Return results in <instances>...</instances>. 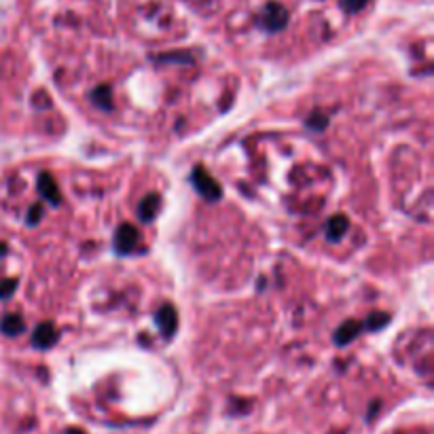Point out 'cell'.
Returning a JSON list of instances; mask_svg holds the SVG:
<instances>
[{
	"label": "cell",
	"mask_w": 434,
	"mask_h": 434,
	"mask_svg": "<svg viewBox=\"0 0 434 434\" xmlns=\"http://www.w3.org/2000/svg\"><path fill=\"white\" fill-rule=\"evenodd\" d=\"M195 180L199 182V187H201L204 191L212 189V193H214V195H218V191H216V189L212 187V180H210V178H208V176H206L204 172H197V174H195Z\"/></svg>",
	"instance_id": "obj_7"
},
{
	"label": "cell",
	"mask_w": 434,
	"mask_h": 434,
	"mask_svg": "<svg viewBox=\"0 0 434 434\" xmlns=\"http://www.w3.org/2000/svg\"><path fill=\"white\" fill-rule=\"evenodd\" d=\"M345 227H347V221L339 216V218H335V221H333V223L328 225V231H330V233H333L335 238H339V235H341V233L345 231Z\"/></svg>",
	"instance_id": "obj_6"
},
{
	"label": "cell",
	"mask_w": 434,
	"mask_h": 434,
	"mask_svg": "<svg viewBox=\"0 0 434 434\" xmlns=\"http://www.w3.org/2000/svg\"><path fill=\"white\" fill-rule=\"evenodd\" d=\"M157 208H159V201H157V197H150L148 201H145L143 204V208H140V214H143V218H152L155 216V212H157Z\"/></svg>",
	"instance_id": "obj_4"
},
{
	"label": "cell",
	"mask_w": 434,
	"mask_h": 434,
	"mask_svg": "<svg viewBox=\"0 0 434 434\" xmlns=\"http://www.w3.org/2000/svg\"><path fill=\"white\" fill-rule=\"evenodd\" d=\"M2 328H4V333H9V335H17V333L23 328V324H21L17 318H6V320L2 322Z\"/></svg>",
	"instance_id": "obj_5"
},
{
	"label": "cell",
	"mask_w": 434,
	"mask_h": 434,
	"mask_svg": "<svg viewBox=\"0 0 434 434\" xmlns=\"http://www.w3.org/2000/svg\"><path fill=\"white\" fill-rule=\"evenodd\" d=\"M134 244H136V231L130 227H123L117 235V248L121 252H130L134 248Z\"/></svg>",
	"instance_id": "obj_2"
},
{
	"label": "cell",
	"mask_w": 434,
	"mask_h": 434,
	"mask_svg": "<svg viewBox=\"0 0 434 434\" xmlns=\"http://www.w3.org/2000/svg\"><path fill=\"white\" fill-rule=\"evenodd\" d=\"M286 19H289L286 9H284L282 4H278V2H269V4L263 9V13H261V19H259V21H261V26H263V28H267L269 32H276V30L284 28Z\"/></svg>",
	"instance_id": "obj_1"
},
{
	"label": "cell",
	"mask_w": 434,
	"mask_h": 434,
	"mask_svg": "<svg viewBox=\"0 0 434 434\" xmlns=\"http://www.w3.org/2000/svg\"><path fill=\"white\" fill-rule=\"evenodd\" d=\"M36 345H51L53 343V330L49 326H40L34 335Z\"/></svg>",
	"instance_id": "obj_3"
},
{
	"label": "cell",
	"mask_w": 434,
	"mask_h": 434,
	"mask_svg": "<svg viewBox=\"0 0 434 434\" xmlns=\"http://www.w3.org/2000/svg\"><path fill=\"white\" fill-rule=\"evenodd\" d=\"M367 2H369V0H343L345 9H347V11H352V13H358V11H362V9L367 6Z\"/></svg>",
	"instance_id": "obj_8"
}]
</instances>
